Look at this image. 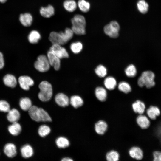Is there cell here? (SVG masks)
<instances>
[{
    "label": "cell",
    "instance_id": "74e56055",
    "mask_svg": "<svg viewBox=\"0 0 161 161\" xmlns=\"http://www.w3.org/2000/svg\"><path fill=\"white\" fill-rule=\"evenodd\" d=\"M51 129L48 126L43 125L39 128L38 132L39 135L42 137H44L48 135L50 132Z\"/></svg>",
    "mask_w": 161,
    "mask_h": 161
},
{
    "label": "cell",
    "instance_id": "cb8c5ba5",
    "mask_svg": "<svg viewBox=\"0 0 161 161\" xmlns=\"http://www.w3.org/2000/svg\"><path fill=\"white\" fill-rule=\"evenodd\" d=\"M59 32L64 44L72 38L74 35L72 29L69 28H66L64 32Z\"/></svg>",
    "mask_w": 161,
    "mask_h": 161
},
{
    "label": "cell",
    "instance_id": "60d3db41",
    "mask_svg": "<svg viewBox=\"0 0 161 161\" xmlns=\"http://www.w3.org/2000/svg\"><path fill=\"white\" fill-rule=\"evenodd\" d=\"M10 109L9 103L4 100H0V111L7 112Z\"/></svg>",
    "mask_w": 161,
    "mask_h": 161
},
{
    "label": "cell",
    "instance_id": "f546056e",
    "mask_svg": "<svg viewBox=\"0 0 161 161\" xmlns=\"http://www.w3.org/2000/svg\"><path fill=\"white\" fill-rule=\"evenodd\" d=\"M19 105L21 109L24 111H28L32 106L31 100L28 97L21 98L19 102Z\"/></svg>",
    "mask_w": 161,
    "mask_h": 161
},
{
    "label": "cell",
    "instance_id": "30bf717a",
    "mask_svg": "<svg viewBox=\"0 0 161 161\" xmlns=\"http://www.w3.org/2000/svg\"><path fill=\"white\" fill-rule=\"evenodd\" d=\"M4 151L7 156L10 158L14 157L17 154L16 146L12 143L6 144L4 147Z\"/></svg>",
    "mask_w": 161,
    "mask_h": 161
},
{
    "label": "cell",
    "instance_id": "ab89813d",
    "mask_svg": "<svg viewBox=\"0 0 161 161\" xmlns=\"http://www.w3.org/2000/svg\"><path fill=\"white\" fill-rule=\"evenodd\" d=\"M40 121L51 122L52 119L48 113L42 108H40Z\"/></svg>",
    "mask_w": 161,
    "mask_h": 161
},
{
    "label": "cell",
    "instance_id": "e575fe53",
    "mask_svg": "<svg viewBox=\"0 0 161 161\" xmlns=\"http://www.w3.org/2000/svg\"><path fill=\"white\" fill-rule=\"evenodd\" d=\"M126 75L128 77L132 78L134 77L137 74V69L133 64L129 65L125 70Z\"/></svg>",
    "mask_w": 161,
    "mask_h": 161
},
{
    "label": "cell",
    "instance_id": "bcb514c9",
    "mask_svg": "<svg viewBox=\"0 0 161 161\" xmlns=\"http://www.w3.org/2000/svg\"><path fill=\"white\" fill-rule=\"evenodd\" d=\"M7 0H0V2L1 3H4Z\"/></svg>",
    "mask_w": 161,
    "mask_h": 161
},
{
    "label": "cell",
    "instance_id": "5bb4252c",
    "mask_svg": "<svg viewBox=\"0 0 161 161\" xmlns=\"http://www.w3.org/2000/svg\"><path fill=\"white\" fill-rule=\"evenodd\" d=\"M19 19L23 25L25 27H29L32 24L33 18L30 13H25L20 15Z\"/></svg>",
    "mask_w": 161,
    "mask_h": 161
},
{
    "label": "cell",
    "instance_id": "8992f818",
    "mask_svg": "<svg viewBox=\"0 0 161 161\" xmlns=\"http://www.w3.org/2000/svg\"><path fill=\"white\" fill-rule=\"evenodd\" d=\"M49 50L60 59L67 58L69 57L68 53L66 49L59 44H53L50 47Z\"/></svg>",
    "mask_w": 161,
    "mask_h": 161
},
{
    "label": "cell",
    "instance_id": "4316f807",
    "mask_svg": "<svg viewBox=\"0 0 161 161\" xmlns=\"http://www.w3.org/2000/svg\"><path fill=\"white\" fill-rule=\"evenodd\" d=\"M69 103L75 108L80 107L83 104V101L80 96L75 95L71 96L69 99Z\"/></svg>",
    "mask_w": 161,
    "mask_h": 161
},
{
    "label": "cell",
    "instance_id": "6da1fadb",
    "mask_svg": "<svg viewBox=\"0 0 161 161\" xmlns=\"http://www.w3.org/2000/svg\"><path fill=\"white\" fill-rule=\"evenodd\" d=\"M71 29L74 33L78 35L85 34L86 21L83 16L79 14L75 15L71 19Z\"/></svg>",
    "mask_w": 161,
    "mask_h": 161
},
{
    "label": "cell",
    "instance_id": "4fadbf2b",
    "mask_svg": "<svg viewBox=\"0 0 161 161\" xmlns=\"http://www.w3.org/2000/svg\"><path fill=\"white\" fill-rule=\"evenodd\" d=\"M3 81L7 86L11 88L15 87L17 84V80L16 77L13 75L8 74L4 77Z\"/></svg>",
    "mask_w": 161,
    "mask_h": 161
},
{
    "label": "cell",
    "instance_id": "d6a6232c",
    "mask_svg": "<svg viewBox=\"0 0 161 161\" xmlns=\"http://www.w3.org/2000/svg\"><path fill=\"white\" fill-rule=\"evenodd\" d=\"M77 6L81 11L84 13L88 12L90 7V3L85 0H79L78 2Z\"/></svg>",
    "mask_w": 161,
    "mask_h": 161
},
{
    "label": "cell",
    "instance_id": "4dcf8cb0",
    "mask_svg": "<svg viewBox=\"0 0 161 161\" xmlns=\"http://www.w3.org/2000/svg\"><path fill=\"white\" fill-rule=\"evenodd\" d=\"M149 6L145 0H139L137 3V7L139 11L142 14H145L148 11Z\"/></svg>",
    "mask_w": 161,
    "mask_h": 161
},
{
    "label": "cell",
    "instance_id": "7402d4cb",
    "mask_svg": "<svg viewBox=\"0 0 161 161\" xmlns=\"http://www.w3.org/2000/svg\"><path fill=\"white\" fill-rule=\"evenodd\" d=\"M132 107L135 113L141 114L144 112L145 106V104L143 102L137 100L133 103Z\"/></svg>",
    "mask_w": 161,
    "mask_h": 161
},
{
    "label": "cell",
    "instance_id": "b9f144b4",
    "mask_svg": "<svg viewBox=\"0 0 161 161\" xmlns=\"http://www.w3.org/2000/svg\"><path fill=\"white\" fill-rule=\"evenodd\" d=\"M154 160V161H161V152L155 151L153 154Z\"/></svg>",
    "mask_w": 161,
    "mask_h": 161
},
{
    "label": "cell",
    "instance_id": "8fae6325",
    "mask_svg": "<svg viewBox=\"0 0 161 161\" xmlns=\"http://www.w3.org/2000/svg\"><path fill=\"white\" fill-rule=\"evenodd\" d=\"M7 118L12 123L17 122L20 117V114L18 111L15 108L10 109L7 112Z\"/></svg>",
    "mask_w": 161,
    "mask_h": 161
},
{
    "label": "cell",
    "instance_id": "603a6c76",
    "mask_svg": "<svg viewBox=\"0 0 161 161\" xmlns=\"http://www.w3.org/2000/svg\"><path fill=\"white\" fill-rule=\"evenodd\" d=\"M9 133L14 136L19 135L21 131V125L17 122L12 123L8 128Z\"/></svg>",
    "mask_w": 161,
    "mask_h": 161
},
{
    "label": "cell",
    "instance_id": "8d00e7d4",
    "mask_svg": "<svg viewBox=\"0 0 161 161\" xmlns=\"http://www.w3.org/2000/svg\"><path fill=\"white\" fill-rule=\"evenodd\" d=\"M119 155L116 151L112 150L107 153L106 158L108 161H117L119 160Z\"/></svg>",
    "mask_w": 161,
    "mask_h": 161
},
{
    "label": "cell",
    "instance_id": "9c48e42d",
    "mask_svg": "<svg viewBox=\"0 0 161 161\" xmlns=\"http://www.w3.org/2000/svg\"><path fill=\"white\" fill-rule=\"evenodd\" d=\"M55 100L58 105L63 107L67 106L69 103V99L68 97L62 93H58L56 95Z\"/></svg>",
    "mask_w": 161,
    "mask_h": 161
},
{
    "label": "cell",
    "instance_id": "277c9868",
    "mask_svg": "<svg viewBox=\"0 0 161 161\" xmlns=\"http://www.w3.org/2000/svg\"><path fill=\"white\" fill-rule=\"evenodd\" d=\"M34 66L37 70L44 72L49 69L50 65L47 57L44 55H41L37 57V60L34 63Z\"/></svg>",
    "mask_w": 161,
    "mask_h": 161
},
{
    "label": "cell",
    "instance_id": "d4e9b609",
    "mask_svg": "<svg viewBox=\"0 0 161 161\" xmlns=\"http://www.w3.org/2000/svg\"><path fill=\"white\" fill-rule=\"evenodd\" d=\"M104 84L107 89L109 90H112L114 89L116 87L117 81L114 77L109 76L105 78Z\"/></svg>",
    "mask_w": 161,
    "mask_h": 161
},
{
    "label": "cell",
    "instance_id": "83f0119b",
    "mask_svg": "<svg viewBox=\"0 0 161 161\" xmlns=\"http://www.w3.org/2000/svg\"><path fill=\"white\" fill-rule=\"evenodd\" d=\"M41 38L40 33L35 30L32 31L29 34L28 38L29 42L32 44L38 43Z\"/></svg>",
    "mask_w": 161,
    "mask_h": 161
},
{
    "label": "cell",
    "instance_id": "1f68e13d",
    "mask_svg": "<svg viewBox=\"0 0 161 161\" xmlns=\"http://www.w3.org/2000/svg\"><path fill=\"white\" fill-rule=\"evenodd\" d=\"M55 142L57 146L59 148H65L69 145V140L64 137H58L56 139Z\"/></svg>",
    "mask_w": 161,
    "mask_h": 161
},
{
    "label": "cell",
    "instance_id": "f6af8a7d",
    "mask_svg": "<svg viewBox=\"0 0 161 161\" xmlns=\"http://www.w3.org/2000/svg\"><path fill=\"white\" fill-rule=\"evenodd\" d=\"M62 161H72L73 160L71 158L68 157H65L63 158Z\"/></svg>",
    "mask_w": 161,
    "mask_h": 161
},
{
    "label": "cell",
    "instance_id": "f35d334b",
    "mask_svg": "<svg viewBox=\"0 0 161 161\" xmlns=\"http://www.w3.org/2000/svg\"><path fill=\"white\" fill-rule=\"evenodd\" d=\"M95 73L99 77L103 78L105 77L107 74V69L103 65H98L95 69Z\"/></svg>",
    "mask_w": 161,
    "mask_h": 161
},
{
    "label": "cell",
    "instance_id": "ee69618b",
    "mask_svg": "<svg viewBox=\"0 0 161 161\" xmlns=\"http://www.w3.org/2000/svg\"><path fill=\"white\" fill-rule=\"evenodd\" d=\"M158 134L161 139V125L159 126L157 130Z\"/></svg>",
    "mask_w": 161,
    "mask_h": 161
},
{
    "label": "cell",
    "instance_id": "ffe728a7",
    "mask_svg": "<svg viewBox=\"0 0 161 161\" xmlns=\"http://www.w3.org/2000/svg\"><path fill=\"white\" fill-rule=\"evenodd\" d=\"M95 94L97 98L100 101H104L106 99L107 92L106 89L103 87H97L95 89Z\"/></svg>",
    "mask_w": 161,
    "mask_h": 161
},
{
    "label": "cell",
    "instance_id": "ba28073f",
    "mask_svg": "<svg viewBox=\"0 0 161 161\" xmlns=\"http://www.w3.org/2000/svg\"><path fill=\"white\" fill-rule=\"evenodd\" d=\"M47 57L50 65L55 70H58L61 65L60 59L50 50L48 52Z\"/></svg>",
    "mask_w": 161,
    "mask_h": 161
},
{
    "label": "cell",
    "instance_id": "3957f363",
    "mask_svg": "<svg viewBox=\"0 0 161 161\" xmlns=\"http://www.w3.org/2000/svg\"><path fill=\"white\" fill-rule=\"evenodd\" d=\"M155 75L152 71H146L143 72L137 80L138 86L140 87L145 86L147 88H150L155 85L154 81Z\"/></svg>",
    "mask_w": 161,
    "mask_h": 161
},
{
    "label": "cell",
    "instance_id": "7a4b0ae2",
    "mask_svg": "<svg viewBox=\"0 0 161 161\" xmlns=\"http://www.w3.org/2000/svg\"><path fill=\"white\" fill-rule=\"evenodd\" d=\"M38 87L40 90L38 95L39 99L43 102L49 100L53 94L51 84L47 81L44 80L40 83Z\"/></svg>",
    "mask_w": 161,
    "mask_h": 161
},
{
    "label": "cell",
    "instance_id": "ac0fdd59",
    "mask_svg": "<svg viewBox=\"0 0 161 161\" xmlns=\"http://www.w3.org/2000/svg\"><path fill=\"white\" fill-rule=\"evenodd\" d=\"M95 128L97 134L100 135H103L107 129V124L105 121L100 120L97 121L95 124Z\"/></svg>",
    "mask_w": 161,
    "mask_h": 161
},
{
    "label": "cell",
    "instance_id": "2e32d148",
    "mask_svg": "<svg viewBox=\"0 0 161 161\" xmlns=\"http://www.w3.org/2000/svg\"><path fill=\"white\" fill-rule=\"evenodd\" d=\"M40 13L43 17L49 18L54 15L55 10L53 6L49 5L46 7H41L40 10Z\"/></svg>",
    "mask_w": 161,
    "mask_h": 161
},
{
    "label": "cell",
    "instance_id": "52a82bcc",
    "mask_svg": "<svg viewBox=\"0 0 161 161\" xmlns=\"http://www.w3.org/2000/svg\"><path fill=\"white\" fill-rule=\"evenodd\" d=\"M18 82L21 87L25 90H29L30 87L34 84L33 79L30 77L26 75L20 76L18 79Z\"/></svg>",
    "mask_w": 161,
    "mask_h": 161
},
{
    "label": "cell",
    "instance_id": "d6986e66",
    "mask_svg": "<svg viewBox=\"0 0 161 161\" xmlns=\"http://www.w3.org/2000/svg\"><path fill=\"white\" fill-rule=\"evenodd\" d=\"M136 121L138 125L143 129L148 128L150 125V122L148 118L142 114L137 117Z\"/></svg>",
    "mask_w": 161,
    "mask_h": 161
},
{
    "label": "cell",
    "instance_id": "836d02e7",
    "mask_svg": "<svg viewBox=\"0 0 161 161\" xmlns=\"http://www.w3.org/2000/svg\"><path fill=\"white\" fill-rule=\"evenodd\" d=\"M118 88L119 90L125 93L131 92V89L129 84L125 81L120 82L118 84Z\"/></svg>",
    "mask_w": 161,
    "mask_h": 161
},
{
    "label": "cell",
    "instance_id": "7bdbcfd3",
    "mask_svg": "<svg viewBox=\"0 0 161 161\" xmlns=\"http://www.w3.org/2000/svg\"><path fill=\"white\" fill-rule=\"evenodd\" d=\"M4 65V60L2 53L0 52V69L3 68Z\"/></svg>",
    "mask_w": 161,
    "mask_h": 161
},
{
    "label": "cell",
    "instance_id": "f1b7e54d",
    "mask_svg": "<svg viewBox=\"0 0 161 161\" xmlns=\"http://www.w3.org/2000/svg\"><path fill=\"white\" fill-rule=\"evenodd\" d=\"M147 114L149 117L152 120H155L156 117L160 114L159 109L157 107L151 106L147 110Z\"/></svg>",
    "mask_w": 161,
    "mask_h": 161
},
{
    "label": "cell",
    "instance_id": "9a60e30c",
    "mask_svg": "<svg viewBox=\"0 0 161 161\" xmlns=\"http://www.w3.org/2000/svg\"><path fill=\"white\" fill-rule=\"evenodd\" d=\"M49 38L53 44H58L61 45L64 44L59 32H51Z\"/></svg>",
    "mask_w": 161,
    "mask_h": 161
},
{
    "label": "cell",
    "instance_id": "44dd1931",
    "mask_svg": "<svg viewBox=\"0 0 161 161\" xmlns=\"http://www.w3.org/2000/svg\"><path fill=\"white\" fill-rule=\"evenodd\" d=\"M20 152L22 157L25 158L31 157L33 154L32 147L29 144H26L22 146L21 148Z\"/></svg>",
    "mask_w": 161,
    "mask_h": 161
},
{
    "label": "cell",
    "instance_id": "7c38bea8",
    "mask_svg": "<svg viewBox=\"0 0 161 161\" xmlns=\"http://www.w3.org/2000/svg\"><path fill=\"white\" fill-rule=\"evenodd\" d=\"M31 118L36 122H40V108L35 106H32L28 110Z\"/></svg>",
    "mask_w": 161,
    "mask_h": 161
},
{
    "label": "cell",
    "instance_id": "e0dca14e",
    "mask_svg": "<svg viewBox=\"0 0 161 161\" xmlns=\"http://www.w3.org/2000/svg\"><path fill=\"white\" fill-rule=\"evenodd\" d=\"M129 153L132 158L137 160H140L143 157V153L142 151L137 147L131 148L129 151Z\"/></svg>",
    "mask_w": 161,
    "mask_h": 161
},
{
    "label": "cell",
    "instance_id": "d590c367",
    "mask_svg": "<svg viewBox=\"0 0 161 161\" xmlns=\"http://www.w3.org/2000/svg\"><path fill=\"white\" fill-rule=\"evenodd\" d=\"M83 45L80 42H76L72 43L70 48L72 51L75 54H78L83 49Z\"/></svg>",
    "mask_w": 161,
    "mask_h": 161
},
{
    "label": "cell",
    "instance_id": "484cf974",
    "mask_svg": "<svg viewBox=\"0 0 161 161\" xmlns=\"http://www.w3.org/2000/svg\"><path fill=\"white\" fill-rule=\"evenodd\" d=\"M64 9L69 12L74 11L77 8V4L74 0H66L63 4Z\"/></svg>",
    "mask_w": 161,
    "mask_h": 161
},
{
    "label": "cell",
    "instance_id": "5b68a950",
    "mask_svg": "<svg viewBox=\"0 0 161 161\" xmlns=\"http://www.w3.org/2000/svg\"><path fill=\"white\" fill-rule=\"evenodd\" d=\"M120 26L117 22L112 21L105 26L104 31L105 33L109 37L115 38L119 35Z\"/></svg>",
    "mask_w": 161,
    "mask_h": 161
}]
</instances>
